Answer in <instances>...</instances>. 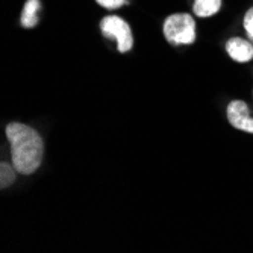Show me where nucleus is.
Segmentation results:
<instances>
[{
    "mask_svg": "<svg viewBox=\"0 0 253 253\" xmlns=\"http://www.w3.org/2000/svg\"><path fill=\"white\" fill-rule=\"evenodd\" d=\"M11 147L12 166L20 174L35 173L44 156V141L41 135L23 123H9L5 129Z\"/></svg>",
    "mask_w": 253,
    "mask_h": 253,
    "instance_id": "nucleus-1",
    "label": "nucleus"
},
{
    "mask_svg": "<svg viewBox=\"0 0 253 253\" xmlns=\"http://www.w3.org/2000/svg\"><path fill=\"white\" fill-rule=\"evenodd\" d=\"M163 32L166 40L173 44H193L196 40V21L190 14L180 12L166 18Z\"/></svg>",
    "mask_w": 253,
    "mask_h": 253,
    "instance_id": "nucleus-2",
    "label": "nucleus"
},
{
    "mask_svg": "<svg viewBox=\"0 0 253 253\" xmlns=\"http://www.w3.org/2000/svg\"><path fill=\"white\" fill-rule=\"evenodd\" d=\"M100 31L105 37L114 38L117 41V49L122 53H126L132 49L133 37L127 23L119 15H108L100 21Z\"/></svg>",
    "mask_w": 253,
    "mask_h": 253,
    "instance_id": "nucleus-3",
    "label": "nucleus"
},
{
    "mask_svg": "<svg viewBox=\"0 0 253 253\" xmlns=\"http://www.w3.org/2000/svg\"><path fill=\"white\" fill-rule=\"evenodd\" d=\"M227 120L235 129L253 133V116L249 111V106L243 100H232L226 109Z\"/></svg>",
    "mask_w": 253,
    "mask_h": 253,
    "instance_id": "nucleus-4",
    "label": "nucleus"
},
{
    "mask_svg": "<svg viewBox=\"0 0 253 253\" xmlns=\"http://www.w3.org/2000/svg\"><path fill=\"white\" fill-rule=\"evenodd\" d=\"M226 52L237 62H249L253 58V44L244 38L234 37L231 40H227Z\"/></svg>",
    "mask_w": 253,
    "mask_h": 253,
    "instance_id": "nucleus-5",
    "label": "nucleus"
},
{
    "mask_svg": "<svg viewBox=\"0 0 253 253\" xmlns=\"http://www.w3.org/2000/svg\"><path fill=\"white\" fill-rule=\"evenodd\" d=\"M41 8L40 0H28L23 6V12L20 15V23L23 28H35L38 25V11Z\"/></svg>",
    "mask_w": 253,
    "mask_h": 253,
    "instance_id": "nucleus-6",
    "label": "nucleus"
},
{
    "mask_svg": "<svg viewBox=\"0 0 253 253\" xmlns=\"http://www.w3.org/2000/svg\"><path fill=\"white\" fill-rule=\"evenodd\" d=\"M221 8V0H194L193 11L197 17H211L215 15Z\"/></svg>",
    "mask_w": 253,
    "mask_h": 253,
    "instance_id": "nucleus-7",
    "label": "nucleus"
},
{
    "mask_svg": "<svg viewBox=\"0 0 253 253\" xmlns=\"http://www.w3.org/2000/svg\"><path fill=\"white\" fill-rule=\"evenodd\" d=\"M17 170L14 166H9L8 163H2L0 164V187L6 188L9 185H12L15 177H17Z\"/></svg>",
    "mask_w": 253,
    "mask_h": 253,
    "instance_id": "nucleus-8",
    "label": "nucleus"
},
{
    "mask_svg": "<svg viewBox=\"0 0 253 253\" xmlns=\"http://www.w3.org/2000/svg\"><path fill=\"white\" fill-rule=\"evenodd\" d=\"M243 25H244V29H246V32H247L249 40L253 42V6L246 12L244 20H243Z\"/></svg>",
    "mask_w": 253,
    "mask_h": 253,
    "instance_id": "nucleus-9",
    "label": "nucleus"
},
{
    "mask_svg": "<svg viewBox=\"0 0 253 253\" xmlns=\"http://www.w3.org/2000/svg\"><path fill=\"white\" fill-rule=\"evenodd\" d=\"M96 2L106 9H117L127 3V0H96Z\"/></svg>",
    "mask_w": 253,
    "mask_h": 253,
    "instance_id": "nucleus-10",
    "label": "nucleus"
}]
</instances>
